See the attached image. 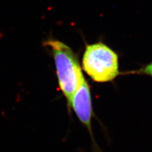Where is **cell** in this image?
Returning a JSON list of instances; mask_svg holds the SVG:
<instances>
[{
  "mask_svg": "<svg viewBox=\"0 0 152 152\" xmlns=\"http://www.w3.org/2000/svg\"><path fill=\"white\" fill-rule=\"evenodd\" d=\"M53 53L59 87L70 108L75 92L85 80L77 56L64 42L50 40L46 42Z\"/></svg>",
  "mask_w": 152,
  "mask_h": 152,
  "instance_id": "1",
  "label": "cell"
},
{
  "mask_svg": "<svg viewBox=\"0 0 152 152\" xmlns=\"http://www.w3.org/2000/svg\"><path fill=\"white\" fill-rule=\"evenodd\" d=\"M83 68L95 82L112 81L119 74L117 54L103 42L88 45L83 58Z\"/></svg>",
  "mask_w": 152,
  "mask_h": 152,
  "instance_id": "2",
  "label": "cell"
},
{
  "mask_svg": "<svg viewBox=\"0 0 152 152\" xmlns=\"http://www.w3.org/2000/svg\"><path fill=\"white\" fill-rule=\"evenodd\" d=\"M140 72L146 75H148L152 77V61L150 64L147 65L146 66H145Z\"/></svg>",
  "mask_w": 152,
  "mask_h": 152,
  "instance_id": "4",
  "label": "cell"
},
{
  "mask_svg": "<svg viewBox=\"0 0 152 152\" xmlns=\"http://www.w3.org/2000/svg\"><path fill=\"white\" fill-rule=\"evenodd\" d=\"M72 108L79 121L91 131L93 107L90 88L86 80L75 92L71 99Z\"/></svg>",
  "mask_w": 152,
  "mask_h": 152,
  "instance_id": "3",
  "label": "cell"
}]
</instances>
